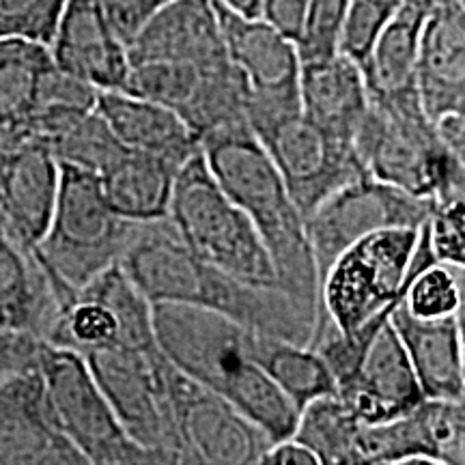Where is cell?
Wrapping results in <instances>:
<instances>
[{"mask_svg":"<svg viewBox=\"0 0 465 465\" xmlns=\"http://www.w3.org/2000/svg\"><path fill=\"white\" fill-rule=\"evenodd\" d=\"M168 392L182 463L257 465L272 444L237 407L173 364L168 369Z\"/></svg>","mask_w":465,"mask_h":465,"instance_id":"4fadbf2b","label":"cell"},{"mask_svg":"<svg viewBox=\"0 0 465 465\" xmlns=\"http://www.w3.org/2000/svg\"><path fill=\"white\" fill-rule=\"evenodd\" d=\"M151 322L155 342L174 369L229 401L270 441L293 435L300 410L254 362V330L218 312L166 302L151 304Z\"/></svg>","mask_w":465,"mask_h":465,"instance_id":"7a4b0ae2","label":"cell"},{"mask_svg":"<svg viewBox=\"0 0 465 465\" xmlns=\"http://www.w3.org/2000/svg\"><path fill=\"white\" fill-rule=\"evenodd\" d=\"M420 229H381L342 250L319 281V325L351 334L391 315L403 298Z\"/></svg>","mask_w":465,"mask_h":465,"instance_id":"52a82bcc","label":"cell"},{"mask_svg":"<svg viewBox=\"0 0 465 465\" xmlns=\"http://www.w3.org/2000/svg\"><path fill=\"white\" fill-rule=\"evenodd\" d=\"M360 465H461L465 461V405L422 399L414 410L380 424H364Z\"/></svg>","mask_w":465,"mask_h":465,"instance_id":"9a60e30c","label":"cell"},{"mask_svg":"<svg viewBox=\"0 0 465 465\" xmlns=\"http://www.w3.org/2000/svg\"><path fill=\"white\" fill-rule=\"evenodd\" d=\"M336 397L362 424H380L411 411L424 399L403 342L391 319L366 347L356 375L336 388Z\"/></svg>","mask_w":465,"mask_h":465,"instance_id":"d6986e66","label":"cell"},{"mask_svg":"<svg viewBox=\"0 0 465 465\" xmlns=\"http://www.w3.org/2000/svg\"><path fill=\"white\" fill-rule=\"evenodd\" d=\"M349 0H308L298 37L300 61H315L339 52V37Z\"/></svg>","mask_w":465,"mask_h":465,"instance_id":"d6a6232c","label":"cell"},{"mask_svg":"<svg viewBox=\"0 0 465 465\" xmlns=\"http://www.w3.org/2000/svg\"><path fill=\"white\" fill-rule=\"evenodd\" d=\"M67 0H0V37L48 45Z\"/></svg>","mask_w":465,"mask_h":465,"instance_id":"4dcf8cb0","label":"cell"},{"mask_svg":"<svg viewBox=\"0 0 465 465\" xmlns=\"http://www.w3.org/2000/svg\"><path fill=\"white\" fill-rule=\"evenodd\" d=\"M429 9L411 3L399 7L377 35L373 48L360 65L371 95H391L416 89V56Z\"/></svg>","mask_w":465,"mask_h":465,"instance_id":"4316f807","label":"cell"},{"mask_svg":"<svg viewBox=\"0 0 465 465\" xmlns=\"http://www.w3.org/2000/svg\"><path fill=\"white\" fill-rule=\"evenodd\" d=\"M362 427L336 394H328L302 407L293 438L317 457L319 465H360Z\"/></svg>","mask_w":465,"mask_h":465,"instance_id":"f546056e","label":"cell"},{"mask_svg":"<svg viewBox=\"0 0 465 465\" xmlns=\"http://www.w3.org/2000/svg\"><path fill=\"white\" fill-rule=\"evenodd\" d=\"M37 369L58 429L84 457L86 465L158 463L121 427L83 353L42 342Z\"/></svg>","mask_w":465,"mask_h":465,"instance_id":"ba28073f","label":"cell"},{"mask_svg":"<svg viewBox=\"0 0 465 465\" xmlns=\"http://www.w3.org/2000/svg\"><path fill=\"white\" fill-rule=\"evenodd\" d=\"M435 207L433 201L383 183L371 174L342 185L304 218L319 281L351 243L381 229H420Z\"/></svg>","mask_w":465,"mask_h":465,"instance_id":"7c38bea8","label":"cell"},{"mask_svg":"<svg viewBox=\"0 0 465 465\" xmlns=\"http://www.w3.org/2000/svg\"><path fill=\"white\" fill-rule=\"evenodd\" d=\"M306 5L308 0H263L261 17L293 39V42H298L302 25H304Z\"/></svg>","mask_w":465,"mask_h":465,"instance_id":"d590c367","label":"cell"},{"mask_svg":"<svg viewBox=\"0 0 465 465\" xmlns=\"http://www.w3.org/2000/svg\"><path fill=\"white\" fill-rule=\"evenodd\" d=\"M102 9L106 11L108 20L113 22L114 31L121 35V39L127 44L132 35L138 31V26L144 22L141 0H97Z\"/></svg>","mask_w":465,"mask_h":465,"instance_id":"8d00e7d4","label":"cell"},{"mask_svg":"<svg viewBox=\"0 0 465 465\" xmlns=\"http://www.w3.org/2000/svg\"><path fill=\"white\" fill-rule=\"evenodd\" d=\"M0 465H86L52 416L37 364L0 380Z\"/></svg>","mask_w":465,"mask_h":465,"instance_id":"e0dca14e","label":"cell"},{"mask_svg":"<svg viewBox=\"0 0 465 465\" xmlns=\"http://www.w3.org/2000/svg\"><path fill=\"white\" fill-rule=\"evenodd\" d=\"M61 164L31 136H0V235L35 254L54 209Z\"/></svg>","mask_w":465,"mask_h":465,"instance_id":"2e32d148","label":"cell"},{"mask_svg":"<svg viewBox=\"0 0 465 465\" xmlns=\"http://www.w3.org/2000/svg\"><path fill=\"white\" fill-rule=\"evenodd\" d=\"M179 168L182 164L162 155L125 149L100 173L108 205L116 216L132 223L164 220Z\"/></svg>","mask_w":465,"mask_h":465,"instance_id":"d4e9b609","label":"cell"},{"mask_svg":"<svg viewBox=\"0 0 465 465\" xmlns=\"http://www.w3.org/2000/svg\"><path fill=\"white\" fill-rule=\"evenodd\" d=\"M50 54L58 69L97 91L124 89L130 72L127 44L97 0H67Z\"/></svg>","mask_w":465,"mask_h":465,"instance_id":"ac0fdd59","label":"cell"},{"mask_svg":"<svg viewBox=\"0 0 465 465\" xmlns=\"http://www.w3.org/2000/svg\"><path fill=\"white\" fill-rule=\"evenodd\" d=\"M95 110L113 136L127 151H143L183 164L196 151L199 138L174 110L158 102L132 95L124 89L97 93Z\"/></svg>","mask_w":465,"mask_h":465,"instance_id":"cb8c5ba5","label":"cell"},{"mask_svg":"<svg viewBox=\"0 0 465 465\" xmlns=\"http://www.w3.org/2000/svg\"><path fill=\"white\" fill-rule=\"evenodd\" d=\"M213 7L226 56L248 84V125L254 136L302 113L298 44L263 17L232 14L216 3Z\"/></svg>","mask_w":465,"mask_h":465,"instance_id":"30bf717a","label":"cell"},{"mask_svg":"<svg viewBox=\"0 0 465 465\" xmlns=\"http://www.w3.org/2000/svg\"><path fill=\"white\" fill-rule=\"evenodd\" d=\"M397 7L399 0H349L339 37V52L362 65L377 35Z\"/></svg>","mask_w":465,"mask_h":465,"instance_id":"1f68e13d","label":"cell"},{"mask_svg":"<svg viewBox=\"0 0 465 465\" xmlns=\"http://www.w3.org/2000/svg\"><path fill=\"white\" fill-rule=\"evenodd\" d=\"M416 91L431 121L465 114V0H438L422 25Z\"/></svg>","mask_w":465,"mask_h":465,"instance_id":"ffe728a7","label":"cell"},{"mask_svg":"<svg viewBox=\"0 0 465 465\" xmlns=\"http://www.w3.org/2000/svg\"><path fill=\"white\" fill-rule=\"evenodd\" d=\"M353 147L366 174L435 205L465 199V162L441 143L416 89L371 95Z\"/></svg>","mask_w":465,"mask_h":465,"instance_id":"277c9868","label":"cell"},{"mask_svg":"<svg viewBox=\"0 0 465 465\" xmlns=\"http://www.w3.org/2000/svg\"><path fill=\"white\" fill-rule=\"evenodd\" d=\"M52 65L48 45L0 37V136L25 127Z\"/></svg>","mask_w":465,"mask_h":465,"instance_id":"f1b7e54d","label":"cell"},{"mask_svg":"<svg viewBox=\"0 0 465 465\" xmlns=\"http://www.w3.org/2000/svg\"><path fill=\"white\" fill-rule=\"evenodd\" d=\"M433 124L446 149L465 162V114H444L438 121H433Z\"/></svg>","mask_w":465,"mask_h":465,"instance_id":"f35d334b","label":"cell"},{"mask_svg":"<svg viewBox=\"0 0 465 465\" xmlns=\"http://www.w3.org/2000/svg\"><path fill=\"white\" fill-rule=\"evenodd\" d=\"M257 138L304 218L332 192L366 174L353 143L325 132L302 113Z\"/></svg>","mask_w":465,"mask_h":465,"instance_id":"5bb4252c","label":"cell"},{"mask_svg":"<svg viewBox=\"0 0 465 465\" xmlns=\"http://www.w3.org/2000/svg\"><path fill=\"white\" fill-rule=\"evenodd\" d=\"M132 63L166 61L213 65L226 50L212 0H171L153 11L127 42Z\"/></svg>","mask_w":465,"mask_h":465,"instance_id":"44dd1931","label":"cell"},{"mask_svg":"<svg viewBox=\"0 0 465 465\" xmlns=\"http://www.w3.org/2000/svg\"><path fill=\"white\" fill-rule=\"evenodd\" d=\"M42 342L44 341H39L33 334L11 332V330L0 328V380L15 373V371L37 364Z\"/></svg>","mask_w":465,"mask_h":465,"instance_id":"e575fe53","label":"cell"},{"mask_svg":"<svg viewBox=\"0 0 465 465\" xmlns=\"http://www.w3.org/2000/svg\"><path fill=\"white\" fill-rule=\"evenodd\" d=\"M250 353L298 410L319 397L336 394L328 364L311 345L254 332Z\"/></svg>","mask_w":465,"mask_h":465,"instance_id":"83f0119b","label":"cell"},{"mask_svg":"<svg viewBox=\"0 0 465 465\" xmlns=\"http://www.w3.org/2000/svg\"><path fill=\"white\" fill-rule=\"evenodd\" d=\"M391 323L403 342L424 399L465 403L463 317L418 319L399 300L391 312Z\"/></svg>","mask_w":465,"mask_h":465,"instance_id":"7402d4cb","label":"cell"},{"mask_svg":"<svg viewBox=\"0 0 465 465\" xmlns=\"http://www.w3.org/2000/svg\"><path fill=\"white\" fill-rule=\"evenodd\" d=\"M119 265L151 304L196 306L300 345H311L315 336V312L281 287H259L199 259L168 218L138 223Z\"/></svg>","mask_w":465,"mask_h":465,"instance_id":"6da1fadb","label":"cell"},{"mask_svg":"<svg viewBox=\"0 0 465 465\" xmlns=\"http://www.w3.org/2000/svg\"><path fill=\"white\" fill-rule=\"evenodd\" d=\"M213 3L246 17H261L263 11V0H213Z\"/></svg>","mask_w":465,"mask_h":465,"instance_id":"ab89813d","label":"cell"},{"mask_svg":"<svg viewBox=\"0 0 465 465\" xmlns=\"http://www.w3.org/2000/svg\"><path fill=\"white\" fill-rule=\"evenodd\" d=\"M56 304L35 254L0 235V328L45 341Z\"/></svg>","mask_w":465,"mask_h":465,"instance_id":"484cf974","label":"cell"},{"mask_svg":"<svg viewBox=\"0 0 465 465\" xmlns=\"http://www.w3.org/2000/svg\"><path fill=\"white\" fill-rule=\"evenodd\" d=\"M44 342L78 353L113 345H155L151 302L116 263L58 302Z\"/></svg>","mask_w":465,"mask_h":465,"instance_id":"8fae6325","label":"cell"},{"mask_svg":"<svg viewBox=\"0 0 465 465\" xmlns=\"http://www.w3.org/2000/svg\"><path fill=\"white\" fill-rule=\"evenodd\" d=\"M201 149L218 183L252 220L276 270L278 284L322 322L319 272L304 216L263 144L243 125L213 134L201 143Z\"/></svg>","mask_w":465,"mask_h":465,"instance_id":"3957f363","label":"cell"},{"mask_svg":"<svg viewBox=\"0 0 465 465\" xmlns=\"http://www.w3.org/2000/svg\"><path fill=\"white\" fill-rule=\"evenodd\" d=\"M435 261L465 267V199L441 203L424 223Z\"/></svg>","mask_w":465,"mask_h":465,"instance_id":"836d02e7","label":"cell"},{"mask_svg":"<svg viewBox=\"0 0 465 465\" xmlns=\"http://www.w3.org/2000/svg\"><path fill=\"white\" fill-rule=\"evenodd\" d=\"M136 226L108 205L100 174L61 164L54 209L35 250L54 304L119 263Z\"/></svg>","mask_w":465,"mask_h":465,"instance_id":"5b68a950","label":"cell"},{"mask_svg":"<svg viewBox=\"0 0 465 465\" xmlns=\"http://www.w3.org/2000/svg\"><path fill=\"white\" fill-rule=\"evenodd\" d=\"M83 356L125 433L158 463H182L168 392L171 362L158 342L102 347Z\"/></svg>","mask_w":465,"mask_h":465,"instance_id":"9c48e42d","label":"cell"},{"mask_svg":"<svg viewBox=\"0 0 465 465\" xmlns=\"http://www.w3.org/2000/svg\"><path fill=\"white\" fill-rule=\"evenodd\" d=\"M261 465H319L317 457L306 449L302 441L291 438L272 441L267 446L263 457H261Z\"/></svg>","mask_w":465,"mask_h":465,"instance_id":"74e56055","label":"cell"},{"mask_svg":"<svg viewBox=\"0 0 465 465\" xmlns=\"http://www.w3.org/2000/svg\"><path fill=\"white\" fill-rule=\"evenodd\" d=\"M166 218L199 259L259 287H281L252 220L209 171L203 149L177 171Z\"/></svg>","mask_w":465,"mask_h":465,"instance_id":"8992f818","label":"cell"},{"mask_svg":"<svg viewBox=\"0 0 465 465\" xmlns=\"http://www.w3.org/2000/svg\"><path fill=\"white\" fill-rule=\"evenodd\" d=\"M300 106L302 114L312 124L342 141L353 143L369 108V89L362 69L342 52L315 61H302Z\"/></svg>","mask_w":465,"mask_h":465,"instance_id":"603a6c76","label":"cell"}]
</instances>
